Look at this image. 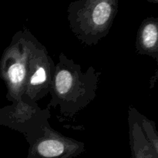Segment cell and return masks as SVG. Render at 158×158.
Returning <instances> with one entry per match:
<instances>
[{"instance_id":"6","label":"cell","mask_w":158,"mask_h":158,"mask_svg":"<svg viewBox=\"0 0 158 158\" xmlns=\"http://www.w3.org/2000/svg\"><path fill=\"white\" fill-rule=\"evenodd\" d=\"M27 143L26 158H77L86 151L83 142L63 135L52 129L49 123Z\"/></svg>"},{"instance_id":"3","label":"cell","mask_w":158,"mask_h":158,"mask_svg":"<svg viewBox=\"0 0 158 158\" xmlns=\"http://www.w3.org/2000/svg\"><path fill=\"white\" fill-rule=\"evenodd\" d=\"M32 35L26 27L18 31L0 60V77L7 89L6 98L12 103L19 100L24 95L29 76Z\"/></svg>"},{"instance_id":"2","label":"cell","mask_w":158,"mask_h":158,"mask_svg":"<svg viewBox=\"0 0 158 158\" xmlns=\"http://www.w3.org/2000/svg\"><path fill=\"white\" fill-rule=\"evenodd\" d=\"M118 0H77L67 9L69 28L83 44L97 45L109 33L118 12Z\"/></svg>"},{"instance_id":"8","label":"cell","mask_w":158,"mask_h":158,"mask_svg":"<svg viewBox=\"0 0 158 158\" xmlns=\"http://www.w3.org/2000/svg\"><path fill=\"white\" fill-rule=\"evenodd\" d=\"M136 110L132 106H130L128 110L127 121L131 158H158V154L143 135L137 120Z\"/></svg>"},{"instance_id":"7","label":"cell","mask_w":158,"mask_h":158,"mask_svg":"<svg viewBox=\"0 0 158 158\" xmlns=\"http://www.w3.org/2000/svg\"><path fill=\"white\" fill-rule=\"evenodd\" d=\"M137 53L148 56L158 62V19L148 17L141 23L136 38Z\"/></svg>"},{"instance_id":"9","label":"cell","mask_w":158,"mask_h":158,"mask_svg":"<svg viewBox=\"0 0 158 158\" xmlns=\"http://www.w3.org/2000/svg\"><path fill=\"white\" fill-rule=\"evenodd\" d=\"M136 117L139 125L143 131V135L154 151L158 154V134L156 130L155 123L137 110H136Z\"/></svg>"},{"instance_id":"10","label":"cell","mask_w":158,"mask_h":158,"mask_svg":"<svg viewBox=\"0 0 158 158\" xmlns=\"http://www.w3.org/2000/svg\"><path fill=\"white\" fill-rule=\"evenodd\" d=\"M147 1L151 3H154V4H157L158 3V0H147Z\"/></svg>"},{"instance_id":"4","label":"cell","mask_w":158,"mask_h":158,"mask_svg":"<svg viewBox=\"0 0 158 158\" xmlns=\"http://www.w3.org/2000/svg\"><path fill=\"white\" fill-rule=\"evenodd\" d=\"M55 63L47 49L34 35L31 37L29 69L23 98L37 103L49 94L55 73Z\"/></svg>"},{"instance_id":"5","label":"cell","mask_w":158,"mask_h":158,"mask_svg":"<svg viewBox=\"0 0 158 158\" xmlns=\"http://www.w3.org/2000/svg\"><path fill=\"white\" fill-rule=\"evenodd\" d=\"M50 117L49 109H42L37 103H31L23 97L0 108V125L22 134L26 141L42 131Z\"/></svg>"},{"instance_id":"1","label":"cell","mask_w":158,"mask_h":158,"mask_svg":"<svg viewBox=\"0 0 158 158\" xmlns=\"http://www.w3.org/2000/svg\"><path fill=\"white\" fill-rule=\"evenodd\" d=\"M100 73L93 66L83 72L81 66L63 52L59 56L47 109H58L65 117H73L97 97Z\"/></svg>"}]
</instances>
